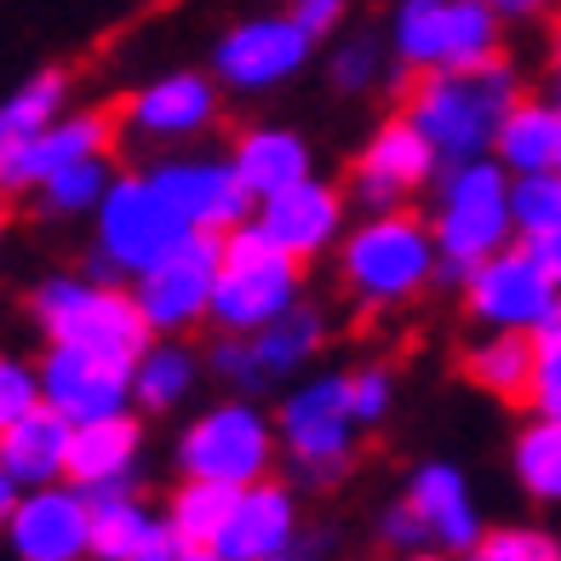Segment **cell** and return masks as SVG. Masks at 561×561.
<instances>
[{
	"label": "cell",
	"instance_id": "1",
	"mask_svg": "<svg viewBox=\"0 0 561 561\" xmlns=\"http://www.w3.org/2000/svg\"><path fill=\"white\" fill-rule=\"evenodd\" d=\"M522 81L504 58L481 69H430L401 92V115L430 138V149L442 156V167L481 161L493 156L504 115L516 110Z\"/></svg>",
	"mask_w": 561,
	"mask_h": 561
},
{
	"label": "cell",
	"instance_id": "2",
	"mask_svg": "<svg viewBox=\"0 0 561 561\" xmlns=\"http://www.w3.org/2000/svg\"><path fill=\"white\" fill-rule=\"evenodd\" d=\"M442 247L436 229L419 224L413 213H367L362 224L339 241V275L344 293L362 310H396V304L419 298L436 280Z\"/></svg>",
	"mask_w": 561,
	"mask_h": 561
},
{
	"label": "cell",
	"instance_id": "3",
	"mask_svg": "<svg viewBox=\"0 0 561 561\" xmlns=\"http://www.w3.org/2000/svg\"><path fill=\"white\" fill-rule=\"evenodd\" d=\"M30 316L46 333V344H75L126 367L156 344V327L144 321L133 287L92 280V275H46L30 293Z\"/></svg>",
	"mask_w": 561,
	"mask_h": 561
},
{
	"label": "cell",
	"instance_id": "4",
	"mask_svg": "<svg viewBox=\"0 0 561 561\" xmlns=\"http://www.w3.org/2000/svg\"><path fill=\"white\" fill-rule=\"evenodd\" d=\"M430 229H436V247H442L436 280H458L465 287L470 270L481 259H493V252H504L510 236H516V218H510V167L499 156L442 167Z\"/></svg>",
	"mask_w": 561,
	"mask_h": 561
},
{
	"label": "cell",
	"instance_id": "5",
	"mask_svg": "<svg viewBox=\"0 0 561 561\" xmlns=\"http://www.w3.org/2000/svg\"><path fill=\"white\" fill-rule=\"evenodd\" d=\"M92 218H98V236L87 252L92 280H133L149 264H161L178 241L195 236L190 218L172 207V195L149 172H121Z\"/></svg>",
	"mask_w": 561,
	"mask_h": 561
},
{
	"label": "cell",
	"instance_id": "6",
	"mask_svg": "<svg viewBox=\"0 0 561 561\" xmlns=\"http://www.w3.org/2000/svg\"><path fill=\"white\" fill-rule=\"evenodd\" d=\"M390 58L407 75L499 64L504 58V18L488 0H396Z\"/></svg>",
	"mask_w": 561,
	"mask_h": 561
},
{
	"label": "cell",
	"instance_id": "7",
	"mask_svg": "<svg viewBox=\"0 0 561 561\" xmlns=\"http://www.w3.org/2000/svg\"><path fill=\"white\" fill-rule=\"evenodd\" d=\"M298 287H304V259L270 241L259 224L229 229L218 259L213 327L218 333H259V327L298 310Z\"/></svg>",
	"mask_w": 561,
	"mask_h": 561
},
{
	"label": "cell",
	"instance_id": "8",
	"mask_svg": "<svg viewBox=\"0 0 561 561\" xmlns=\"http://www.w3.org/2000/svg\"><path fill=\"white\" fill-rule=\"evenodd\" d=\"M280 447H287V465L304 488H327L339 481L355 458V436H362V419L350 407V378L327 373L298 385L280 401Z\"/></svg>",
	"mask_w": 561,
	"mask_h": 561
},
{
	"label": "cell",
	"instance_id": "9",
	"mask_svg": "<svg viewBox=\"0 0 561 561\" xmlns=\"http://www.w3.org/2000/svg\"><path fill=\"white\" fill-rule=\"evenodd\" d=\"M275 465V424L252 396H229L207 407L184 436H178V470L201 481H229V488H252Z\"/></svg>",
	"mask_w": 561,
	"mask_h": 561
},
{
	"label": "cell",
	"instance_id": "10",
	"mask_svg": "<svg viewBox=\"0 0 561 561\" xmlns=\"http://www.w3.org/2000/svg\"><path fill=\"white\" fill-rule=\"evenodd\" d=\"M218 259H224V236L195 229V236L178 241L161 264L133 275V298H138L144 321L156 327V339H178V333H190V327L213 321Z\"/></svg>",
	"mask_w": 561,
	"mask_h": 561
},
{
	"label": "cell",
	"instance_id": "11",
	"mask_svg": "<svg viewBox=\"0 0 561 561\" xmlns=\"http://www.w3.org/2000/svg\"><path fill=\"white\" fill-rule=\"evenodd\" d=\"M556 298H561V280L545 264V252L527 241L481 259L465 280V310L493 333H533L556 310Z\"/></svg>",
	"mask_w": 561,
	"mask_h": 561
},
{
	"label": "cell",
	"instance_id": "12",
	"mask_svg": "<svg viewBox=\"0 0 561 561\" xmlns=\"http://www.w3.org/2000/svg\"><path fill=\"white\" fill-rule=\"evenodd\" d=\"M316 53V35L293 12H259L241 18L213 41V75L229 92H275L293 75H304Z\"/></svg>",
	"mask_w": 561,
	"mask_h": 561
},
{
	"label": "cell",
	"instance_id": "13",
	"mask_svg": "<svg viewBox=\"0 0 561 561\" xmlns=\"http://www.w3.org/2000/svg\"><path fill=\"white\" fill-rule=\"evenodd\" d=\"M224 115V81L207 69H167L156 81H144L121 104L126 133H138L149 144H190L207 138Z\"/></svg>",
	"mask_w": 561,
	"mask_h": 561
},
{
	"label": "cell",
	"instance_id": "14",
	"mask_svg": "<svg viewBox=\"0 0 561 561\" xmlns=\"http://www.w3.org/2000/svg\"><path fill=\"white\" fill-rule=\"evenodd\" d=\"M436 172H442V156L430 149V138L407 115H390L385 126H373L367 149L355 156L350 201L362 213H396L401 201L413 190H424Z\"/></svg>",
	"mask_w": 561,
	"mask_h": 561
},
{
	"label": "cell",
	"instance_id": "15",
	"mask_svg": "<svg viewBox=\"0 0 561 561\" xmlns=\"http://www.w3.org/2000/svg\"><path fill=\"white\" fill-rule=\"evenodd\" d=\"M7 550L18 561H92V499L75 481L30 488L7 522Z\"/></svg>",
	"mask_w": 561,
	"mask_h": 561
},
{
	"label": "cell",
	"instance_id": "16",
	"mask_svg": "<svg viewBox=\"0 0 561 561\" xmlns=\"http://www.w3.org/2000/svg\"><path fill=\"white\" fill-rule=\"evenodd\" d=\"M35 367H41V401L58 407L69 424L133 413V367L126 362H110V355H92L75 344H46Z\"/></svg>",
	"mask_w": 561,
	"mask_h": 561
},
{
	"label": "cell",
	"instance_id": "17",
	"mask_svg": "<svg viewBox=\"0 0 561 561\" xmlns=\"http://www.w3.org/2000/svg\"><path fill=\"white\" fill-rule=\"evenodd\" d=\"M115 144V115L104 110H64L53 126H41L35 138H23L12 156H0V190L7 195H35L53 172L104 156Z\"/></svg>",
	"mask_w": 561,
	"mask_h": 561
},
{
	"label": "cell",
	"instance_id": "18",
	"mask_svg": "<svg viewBox=\"0 0 561 561\" xmlns=\"http://www.w3.org/2000/svg\"><path fill=\"white\" fill-rule=\"evenodd\" d=\"M149 178L172 195V207L190 218V229H207V236H229L252 218V190L241 184L236 161H201V156H172V161H156Z\"/></svg>",
	"mask_w": 561,
	"mask_h": 561
},
{
	"label": "cell",
	"instance_id": "19",
	"mask_svg": "<svg viewBox=\"0 0 561 561\" xmlns=\"http://www.w3.org/2000/svg\"><path fill=\"white\" fill-rule=\"evenodd\" d=\"M92 561H167L178 550L167 510H149L133 481L92 488Z\"/></svg>",
	"mask_w": 561,
	"mask_h": 561
},
{
	"label": "cell",
	"instance_id": "20",
	"mask_svg": "<svg viewBox=\"0 0 561 561\" xmlns=\"http://www.w3.org/2000/svg\"><path fill=\"white\" fill-rule=\"evenodd\" d=\"M344 190H333V184H321V178H304V184H293V190H280V195H270V201H259V224L270 241H280L293 252V259H321L327 247H339L350 229H344Z\"/></svg>",
	"mask_w": 561,
	"mask_h": 561
},
{
	"label": "cell",
	"instance_id": "21",
	"mask_svg": "<svg viewBox=\"0 0 561 561\" xmlns=\"http://www.w3.org/2000/svg\"><path fill=\"white\" fill-rule=\"evenodd\" d=\"M298 493L287 481H252V488L236 493V510H229V522L218 533V556L224 561H270L280 556L287 545H298Z\"/></svg>",
	"mask_w": 561,
	"mask_h": 561
},
{
	"label": "cell",
	"instance_id": "22",
	"mask_svg": "<svg viewBox=\"0 0 561 561\" xmlns=\"http://www.w3.org/2000/svg\"><path fill=\"white\" fill-rule=\"evenodd\" d=\"M407 504L424 516L430 545L447 550V556L476 550V539L488 533V527H481V510H476V493H470L465 470L442 465V458H430V465L413 470V481H407Z\"/></svg>",
	"mask_w": 561,
	"mask_h": 561
},
{
	"label": "cell",
	"instance_id": "23",
	"mask_svg": "<svg viewBox=\"0 0 561 561\" xmlns=\"http://www.w3.org/2000/svg\"><path fill=\"white\" fill-rule=\"evenodd\" d=\"M69 442L75 424L58 413V407H35L23 413L7 436H0V465H7L23 488H53V481H69Z\"/></svg>",
	"mask_w": 561,
	"mask_h": 561
},
{
	"label": "cell",
	"instance_id": "24",
	"mask_svg": "<svg viewBox=\"0 0 561 561\" xmlns=\"http://www.w3.org/2000/svg\"><path fill=\"white\" fill-rule=\"evenodd\" d=\"M138 453H144V424L133 413L75 424L69 481H75V488H87V493L92 488H110V481H133L138 476Z\"/></svg>",
	"mask_w": 561,
	"mask_h": 561
},
{
	"label": "cell",
	"instance_id": "25",
	"mask_svg": "<svg viewBox=\"0 0 561 561\" xmlns=\"http://www.w3.org/2000/svg\"><path fill=\"white\" fill-rule=\"evenodd\" d=\"M229 161H236L252 201H270V195L310 178V144H304V133H293V126H247Z\"/></svg>",
	"mask_w": 561,
	"mask_h": 561
},
{
	"label": "cell",
	"instance_id": "26",
	"mask_svg": "<svg viewBox=\"0 0 561 561\" xmlns=\"http://www.w3.org/2000/svg\"><path fill=\"white\" fill-rule=\"evenodd\" d=\"M493 156L510 167V178L561 167V110H556V98H516V110H510L504 126H499Z\"/></svg>",
	"mask_w": 561,
	"mask_h": 561
},
{
	"label": "cell",
	"instance_id": "27",
	"mask_svg": "<svg viewBox=\"0 0 561 561\" xmlns=\"http://www.w3.org/2000/svg\"><path fill=\"white\" fill-rule=\"evenodd\" d=\"M201 385V355L184 339H156L133 362V407L144 413H172Z\"/></svg>",
	"mask_w": 561,
	"mask_h": 561
},
{
	"label": "cell",
	"instance_id": "28",
	"mask_svg": "<svg viewBox=\"0 0 561 561\" xmlns=\"http://www.w3.org/2000/svg\"><path fill=\"white\" fill-rule=\"evenodd\" d=\"M465 373L476 390H488L499 401H527L533 373H539V344H533V333H488L465 355Z\"/></svg>",
	"mask_w": 561,
	"mask_h": 561
},
{
	"label": "cell",
	"instance_id": "29",
	"mask_svg": "<svg viewBox=\"0 0 561 561\" xmlns=\"http://www.w3.org/2000/svg\"><path fill=\"white\" fill-rule=\"evenodd\" d=\"M252 339V355H259V373H264V385H280V378H293L316 362V350L327 339V321L310 310V304H298V310H287L280 321L259 327V333H247Z\"/></svg>",
	"mask_w": 561,
	"mask_h": 561
},
{
	"label": "cell",
	"instance_id": "30",
	"mask_svg": "<svg viewBox=\"0 0 561 561\" xmlns=\"http://www.w3.org/2000/svg\"><path fill=\"white\" fill-rule=\"evenodd\" d=\"M69 110V69H35L23 87L0 98V156H12L23 138L53 126Z\"/></svg>",
	"mask_w": 561,
	"mask_h": 561
},
{
	"label": "cell",
	"instance_id": "31",
	"mask_svg": "<svg viewBox=\"0 0 561 561\" xmlns=\"http://www.w3.org/2000/svg\"><path fill=\"white\" fill-rule=\"evenodd\" d=\"M236 493L229 481H201V476H184L167 499V527L178 545H218V533L236 510Z\"/></svg>",
	"mask_w": 561,
	"mask_h": 561
},
{
	"label": "cell",
	"instance_id": "32",
	"mask_svg": "<svg viewBox=\"0 0 561 561\" xmlns=\"http://www.w3.org/2000/svg\"><path fill=\"white\" fill-rule=\"evenodd\" d=\"M510 470L533 504H561V419L533 413V424H522L510 442Z\"/></svg>",
	"mask_w": 561,
	"mask_h": 561
},
{
	"label": "cell",
	"instance_id": "33",
	"mask_svg": "<svg viewBox=\"0 0 561 561\" xmlns=\"http://www.w3.org/2000/svg\"><path fill=\"white\" fill-rule=\"evenodd\" d=\"M115 178H121V172H115V161H110V149H104V156H87V161L53 172V178L35 190V213H41V218H81V213H98V201L110 195Z\"/></svg>",
	"mask_w": 561,
	"mask_h": 561
},
{
	"label": "cell",
	"instance_id": "34",
	"mask_svg": "<svg viewBox=\"0 0 561 561\" xmlns=\"http://www.w3.org/2000/svg\"><path fill=\"white\" fill-rule=\"evenodd\" d=\"M510 218H516V241L545 247L561 229V167L510 178Z\"/></svg>",
	"mask_w": 561,
	"mask_h": 561
},
{
	"label": "cell",
	"instance_id": "35",
	"mask_svg": "<svg viewBox=\"0 0 561 561\" xmlns=\"http://www.w3.org/2000/svg\"><path fill=\"white\" fill-rule=\"evenodd\" d=\"M385 58H390V46L378 35H344L333 53H327V75H333L339 92L362 98V92H373L378 81H385Z\"/></svg>",
	"mask_w": 561,
	"mask_h": 561
},
{
	"label": "cell",
	"instance_id": "36",
	"mask_svg": "<svg viewBox=\"0 0 561 561\" xmlns=\"http://www.w3.org/2000/svg\"><path fill=\"white\" fill-rule=\"evenodd\" d=\"M465 561H561V545L539 527H493L476 539V550H465Z\"/></svg>",
	"mask_w": 561,
	"mask_h": 561
},
{
	"label": "cell",
	"instance_id": "37",
	"mask_svg": "<svg viewBox=\"0 0 561 561\" xmlns=\"http://www.w3.org/2000/svg\"><path fill=\"white\" fill-rule=\"evenodd\" d=\"M35 407H41V367L12 355V350H0V436L23 413H35Z\"/></svg>",
	"mask_w": 561,
	"mask_h": 561
},
{
	"label": "cell",
	"instance_id": "38",
	"mask_svg": "<svg viewBox=\"0 0 561 561\" xmlns=\"http://www.w3.org/2000/svg\"><path fill=\"white\" fill-rule=\"evenodd\" d=\"M207 367L224 378V385H236L241 396L264 390V373H259V355H252L247 333H218V344L207 350Z\"/></svg>",
	"mask_w": 561,
	"mask_h": 561
},
{
	"label": "cell",
	"instance_id": "39",
	"mask_svg": "<svg viewBox=\"0 0 561 561\" xmlns=\"http://www.w3.org/2000/svg\"><path fill=\"white\" fill-rule=\"evenodd\" d=\"M350 378V407H355V419H362V430H373V424H385V413H390V401H396V378H390V367H355V373H344Z\"/></svg>",
	"mask_w": 561,
	"mask_h": 561
},
{
	"label": "cell",
	"instance_id": "40",
	"mask_svg": "<svg viewBox=\"0 0 561 561\" xmlns=\"http://www.w3.org/2000/svg\"><path fill=\"white\" fill-rule=\"evenodd\" d=\"M378 539H385L396 556H413V550H430V527H424V516L407 499H396L385 516H378Z\"/></svg>",
	"mask_w": 561,
	"mask_h": 561
},
{
	"label": "cell",
	"instance_id": "41",
	"mask_svg": "<svg viewBox=\"0 0 561 561\" xmlns=\"http://www.w3.org/2000/svg\"><path fill=\"white\" fill-rule=\"evenodd\" d=\"M533 413L545 419H561V344H545L539 350V373H533Z\"/></svg>",
	"mask_w": 561,
	"mask_h": 561
},
{
	"label": "cell",
	"instance_id": "42",
	"mask_svg": "<svg viewBox=\"0 0 561 561\" xmlns=\"http://www.w3.org/2000/svg\"><path fill=\"white\" fill-rule=\"evenodd\" d=\"M287 12L304 23V30H310L316 41L321 35H333L339 23H344V12H350V0H287Z\"/></svg>",
	"mask_w": 561,
	"mask_h": 561
},
{
	"label": "cell",
	"instance_id": "43",
	"mask_svg": "<svg viewBox=\"0 0 561 561\" xmlns=\"http://www.w3.org/2000/svg\"><path fill=\"white\" fill-rule=\"evenodd\" d=\"M23 493H30V488H23V481H18L7 465H0V533H7V522H12V510H18Z\"/></svg>",
	"mask_w": 561,
	"mask_h": 561
},
{
	"label": "cell",
	"instance_id": "44",
	"mask_svg": "<svg viewBox=\"0 0 561 561\" xmlns=\"http://www.w3.org/2000/svg\"><path fill=\"white\" fill-rule=\"evenodd\" d=\"M488 7H493L504 23H527V18H539L550 0H488Z\"/></svg>",
	"mask_w": 561,
	"mask_h": 561
},
{
	"label": "cell",
	"instance_id": "45",
	"mask_svg": "<svg viewBox=\"0 0 561 561\" xmlns=\"http://www.w3.org/2000/svg\"><path fill=\"white\" fill-rule=\"evenodd\" d=\"M321 550H327L321 533H298V545H287V550L270 556V561H321Z\"/></svg>",
	"mask_w": 561,
	"mask_h": 561
},
{
	"label": "cell",
	"instance_id": "46",
	"mask_svg": "<svg viewBox=\"0 0 561 561\" xmlns=\"http://www.w3.org/2000/svg\"><path fill=\"white\" fill-rule=\"evenodd\" d=\"M167 561H224V556H218L213 545H178Z\"/></svg>",
	"mask_w": 561,
	"mask_h": 561
},
{
	"label": "cell",
	"instance_id": "47",
	"mask_svg": "<svg viewBox=\"0 0 561 561\" xmlns=\"http://www.w3.org/2000/svg\"><path fill=\"white\" fill-rule=\"evenodd\" d=\"M550 58H556V69H561V18H556V30H550Z\"/></svg>",
	"mask_w": 561,
	"mask_h": 561
},
{
	"label": "cell",
	"instance_id": "48",
	"mask_svg": "<svg viewBox=\"0 0 561 561\" xmlns=\"http://www.w3.org/2000/svg\"><path fill=\"white\" fill-rule=\"evenodd\" d=\"M401 561H447V556H436V550H413V556H401Z\"/></svg>",
	"mask_w": 561,
	"mask_h": 561
},
{
	"label": "cell",
	"instance_id": "49",
	"mask_svg": "<svg viewBox=\"0 0 561 561\" xmlns=\"http://www.w3.org/2000/svg\"><path fill=\"white\" fill-rule=\"evenodd\" d=\"M0 236H7V224H0Z\"/></svg>",
	"mask_w": 561,
	"mask_h": 561
},
{
	"label": "cell",
	"instance_id": "50",
	"mask_svg": "<svg viewBox=\"0 0 561 561\" xmlns=\"http://www.w3.org/2000/svg\"><path fill=\"white\" fill-rule=\"evenodd\" d=\"M149 7H161V0H149Z\"/></svg>",
	"mask_w": 561,
	"mask_h": 561
}]
</instances>
